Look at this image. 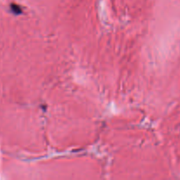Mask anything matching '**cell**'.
Masks as SVG:
<instances>
[{
  "label": "cell",
  "mask_w": 180,
  "mask_h": 180,
  "mask_svg": "<svg viewBox=\"0 0 180 180\" xmlns=\"http://www.w3.org/2000/svg\"><path fill=\"white\" fill-rule=\"evenodd\" d=\"M12 10H13V13H20V8L19 6H15V5H13L12 6Z\"/></svg>",
  "instance_id": "6da1fadb"
}]
</instances>
